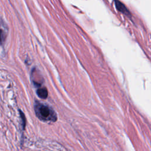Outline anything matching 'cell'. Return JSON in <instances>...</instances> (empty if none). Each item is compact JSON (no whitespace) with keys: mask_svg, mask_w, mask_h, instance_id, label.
Here are the masks:
<instances>
[{"mask_svg":"<svg viewBox=\"0 0 151 151\" xmlns=\"http://www.w3.org/2000/svg\"><path fill=\"white\" fill-rule=\"evenodd\" d=\"M37 94L40 98L45 99L48 97V90L45 87H40L37 89Z\"/></svg>","mask_w":151,"mask_h":151,"instance_id":"cell-3","label":"cell"},{"mask_svg":"<svg viewBox=\"0 0 151 151\" xmlns=\"http://www.w3.org/2000/svg\"><path fill=\"white\" fill-rule=\"evenodd\" d=\"M114 4L116 6V8L118 11H119L120 12H121L122 13L126 15H129L130 12L129 10L122 2H120L119 0H114Z\"/></svg>","mask_w":151,"mask_h":151,"instance_id":"cell-2","label":"cell"},{"mask_svg":"<svg viewBox=\"0 0 151 151\" xmlns=\"http://www.w3.org/2000/svg\"><path fill=\"white\" fill-rule=\"evenodd\" d=\"M34 107L37 117L41 120L53 122L57 120L56 113L47 105L39 101H35Z\"/></svg>","mask_w":151,"mask_h":151,"instance_id":"cell-1","label":"cell"},{"mask_svg":"<svg viewBox=\"0 0 151 151\" xmlns=\"http://www.w3.org/2000/svg\"><path fill=\"white\" fill-rule=\"evenodd\" d=\"M4 29L0 28V45H3L5 41V34Z\"/></svg>","mask_w":151,"mask_h":151,"instance_id":"cell-4","label":"cell"},{"mask_svg":"<svg viewBox=\"0 0 151 151\" xmlns=\"http://www.w3.org/2000/svg\"><path fill=\"white\" fill-rule=\"evenodd\" d=\"M19 113H20V117H21V119L22 121V126L23 129H24L25 124H26V119H25L24 114L21 110H19Z\"/></svg>","mask_w":151,"mask_h":151,"instance_id":"cell-5","label":"cell"}]
</instances>
